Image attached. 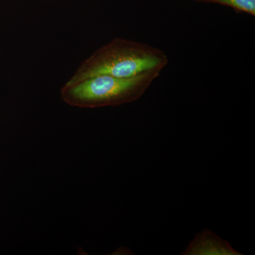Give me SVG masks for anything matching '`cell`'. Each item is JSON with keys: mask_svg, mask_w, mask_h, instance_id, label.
I'll list each match as a JSON object with an SVG mask.
<instances>
[{"mask_svg": "<svg viewBox=\"0 0 255 255\" xmlns=\"http://www.w3.org/2000/svg\"><path fill=\"white\" fill-rule=\"evenodd\" d=\"M167 64L168 58L163 50L140 42L117 38L84 60L66 83H75L102 75L132 78L148 72H162Z\"/></svg>", "mask_w": 255, "mask_h": 255, "instance_id": "1", "label": "cell"}, {"mask_svg": "<svg viewBox=\"0 0 255 255\" xmlns=\"http://www.w3.org/2000/svg\"><path fill=\"white\" fill-rule=\"evenodd\" d=\"M160 73L151 71L132 78L102 75L75 83L65 82L60 97L67 105L78 108L118 107L139 100Z\"/></svg>", "mask_w": 255, "mask_h": 255, "instance_id": "2", "label": "cell"}, {"mask_svg": "<svg viewBox=\"0 0 255 255\" xmlns=\"http://www.w3.org/2000/svg\"><path fill=\"white\" fill-rule=\"evenodd\" d=\"M184 255H241L227 241L209 230L196 235L182 253Z\"/></svg>", "mask_w": 255, "mask_h": 255, "instance_id": "3", "label": "cell"}, {"mask_svg": "<svg viewBox=\"0 0 255 255\" xmlns=\"http://www.w3.org/2000/svg\"><path fill=\"white\" fill-rule=\"evenodd\" d=\"M231 6L233 9L255 16V0H204Z\"/></svg>", "mask_w": 255, "mask_h": 255, "instance_id": "4", "label": "cell"}]
</instances>
